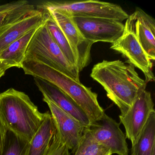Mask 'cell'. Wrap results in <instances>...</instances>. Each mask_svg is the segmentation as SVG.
Instances as JSON below:
<instances>
[{
  "label": "cell",
  "instance_id": "30bf717a",
  "mask_svg": "<svg viewBox=\"0 0 155 155\" xmlns=\"http://www.w3.org/2000/svg\"><path fill=\"white\" fill-rule=\"evenodd\" d=\"M88 129L94 139L109 149L112 154L129 155L126 137L120 127V124L106 113Z\"/></svg>",
  "mask_w": 155,
  "mask_h": 155
},
{
  "label": "cell",
  "instance_id": "e0dca14e",
  "mask_svg": "<svg viewBox=\"0 0 155 155\" xmlns=\"http://www.w3.org/2000/svg\"><path fill=\"white\" fill-rule=\"evenodd\" d=\"M131 155H155V110L150 113L136 142L132 145Z\"/></svg>",
  "mask_w": 155,
  "mask_h": 155
},
{
  "label": "cell",
  "instance_id": "7c38bea8",
  "mask_svg": "<svg viewBox=\"0 0 155 155\" xmlns=\"http://www.w3.org/2000/svg\"><path fill=\"white\" fill-rule=\"evenodd\" d=\"M43 101L49 108L56 130L61 140L73 153L81 140L86 127L46 97H43Z\"/></svg>",
  "mask_w": 155,
  "mask_h": 155
},
{
  "label": "cell",
  "instance_id": "7a4b0ae2",
  "mask_svg": "<svg viewBox=\"0 0 155 155\" xmlns=\"http://www.w3.org/2000/svg\"><path fill=\"white\" fill-rule=\"evenodd\" d=\"M0 115L9 131L30 143L45 113L40 112L26 93L10 88L0 93Z\"/></svg>",
  "mask_w": 155,
  "mask_h": 155
},
{
  "label": "cell",
  "instance_id": "6da1fadb",
  "mask_svg": "<svg viewBox=\"0 0 155 155\" xmlns=\"http://www.w3.org/2000/svg\"><path fill=\"white\" fill-rule=\"evenodd\" d=\"M90 76L104 88L107 97L119 109L120 115L131 107L147 84L132 64L119 60H103L95 64Z\"/></svg>",
  "mask_w": 155,
  "mask_h": 155
},
{
  "label": "cell",
  "instance_id": "8992f818",
  "mask_svg": "<svg viewBox=\"0 0 155 155\" xmlns=\"http://www.w3.org/2000/svg\"><path fill=\"white\" fill-rule=\"evenodd\" d=\"M38 7L37 9L39 10L64 11L72 17L111 19L122 22L129 17L128 14L119 5L98 1H48Z\"/></svg>",
  "mask_w": 155,
  "mask_h": 155
},
{
  "label": "cell",
  "instance_id": "4fadbf2b",
  "mask_svg": "<svg viewBox=\"0 0 155 155\" xmlns=\"http://www.w3.org/2000/svg\"><path fill=\"white\" fill-rule=\"evenodd\" d=\"M35 84L46 97L63 111L79 121L86 128L89 127L91 122L86 113L78 105L59 88L50 82L34 78Z\"/></svg>",
  "mask_w": 155,
  "mask_h": 155
},
{
  "label": "cell",
  "instance_id": "5bb4252c",
  "mask_svg": "<svg viewBox=\"0 0 155 155\" xmlns=\"http://www.w3.org/2000/svg\"><path fill=\"white\" fill-rule=\"evenodd\" d=\"M129 21L141 47L151 61L155 59V21L140 8L129 16Z\"/></svg>",
  "mask_w": 155,
  "mask_h": 155
},
{
  "label": "cell",
  "instance_id": "cb8c5ba5",
  "mask_svg": "<svg viewBox=\"0 0 155 155\" xmlns=\"http://www.w3.org/2000/svg\"><path fill=\"white\" fill-rule=\"evenodd\" d=\"M8 69H9L8 67L3 63L0 62V79L5 75V72Z\"/></svg>",
  "mask_w": 155,
  "mask_h": 155
},
{
  "label": "cell",
  "instance_id": "d4e9b609",
  "mask_svg": "<svg viewBox=\"0 0 155 155\" xmlns=\"http://www.w3.org/2000/svg\"></svg>",
  "mask_w": 155,
  "mask_h": 155
},
{
  "label": "cell",
  "instance_id": "ffe728a7",
  "mask_svg": "<svg viewBox=\"0 0 155 155\" xmlns=\"http://www.w3.org/2000/svg\"><path fill=\"white\" fill-rule=\"evenodd\" d=\"M29 149V143L8 131L5 149L2 155H28Z\"/></svg>",
  "mask_w": 155,
  "mask_h": 155
},
{
  "label": "cell",
  "instance_id": "5b68a950",
  "mask_svg": "<svg viewBox=\"0 0 155 155\" xmlns=\"http://www.w3.org/2000/svg\"><path fill=\"white\" fill-rule=\"evenodd\" d=\"M47 19V12L29 3L11 12L0 25V54L24 34L42 26Z\"/></svg>",
  "mask_w": 155,
  "mask_h": 155
},
{
  "label": "cell",
  "instance_id": "9c48e42d",
  "mask_svg": "<svg viewBox=\"0 0 155 155\" xmlns=\"http://www.w3.org/2000/svg\"><path fill=\"white\" fill-rule=\"evenodd\" d=\"M84 38L93 43L98 41L115 42L123 34L124 24L111 19L72 17Z\"/></svg>",
  "mask_w": 155,
  "mask_h": 155
},
{
  "label": "cell",
  "instance_id": "7402d4cb",
  "mask_svg": "<svg viewBox=\"0 0 155 155\" xmlns=\"http://www.w3.org/2000/svg\"><path fill=\"white\" fill-rule=\"evenodd\" d=\"M29 3L25 0H19L0 5V25L11 12Z\"/></svg>",
  "mask_w": 155,
  "mask_h": 155
},
{
  "label": "cell",
  "instance_id": "603a6c76",
  "mask_svg": "<svg viewBox=\"0 0 155 155\" xmlns=\"http://www.w3.org/2000/svg\"><path fill=\"white\" fill-rule=\"evenodd\" d=\"M8 132V130L0 115V155H2L5 149Z\"/></svg>",
  "mask_w": 155,
  "mask_h": 155
},
{
  "label": "cell",
  "instance_id": "52a82bcc",
  "mask_svg": "<svg viewBox=\"0 0 155 155\" xmlns=\"http://www.w3.org/2000/svg\"><path fill=\"white\" fill-rule=\"evenodd\" d=\"M41 10L46 11L49 13L67 38L76 56L77 67L80 72L89 63L91 51L94 43L83 37L72 16L66 12L50 9Z\"/></svg>",
  "mask_w": 155,
  "mask_h": 155
},
{
  "label": "cell",
  "instance_id": "9a60e30c",
  "mask_svg": "<svg viewBox=\"0 0 155 155\" xmlns=\"http://www.w3.org/2000/svg\"><path fill=\"white\" fill-rule=\"evenodd\" d=\"M38 29L30 31L5 49L0 54V62L9 69L21 68L29 44Z\"/></svg>",
  "mask_w": 155,
  "mask_h": 155
},
{
  "label": "cell",
  "instance_id": "ba28073f",
  "mask_svg": "<svg viewBox=\"0 0 155 155\" xmlns=\"http://www.w3.org/2000/svg\"><path fill=\"white\" fill-rule=\"evenodd\" d=\"M124 26L123 34L112 43L110 48L121 53L127 58L129 63L141 71L147 83L155 81L152 71L153 62L140 46L127 20Z\"/></svg>",
  "mask_w": 155,
  "mask_h": 155
},
{
  "label": "cell",
  "instance_id": "d6986e66",
  "mask_svg": "<svg viewBox=\"0 0 155 155\" xmlns=\"http://www.w3.org/2000/svg\"><path fill=\"white\" fill-rule=\"evenodd\" d=\"M109 149L101 145L92 137L87 128H86L81 140L73 153V155H111Z\"/></svg>",
  "mask_w": 155,
  "mask_h": 155
},
{
  "label": "cell",
  "instance_id": "3957f363",
  "mask_svg": "<svg viewBox=\"0 0 155 155\" xmlns=\"http://www.w3.org/2000/svg\"><path fill=\"white\" fill-rule=\"evenodd\" d=\"M21 68L26 75L47 81L58 87L84 111L91 124L99 120L105 114L98 101L97 94L80 82L34 60L25 59Z\"/></svg>",
  "mask_w": 155,
  "mask_h": 155
},
{
  "label": "cell",
  "instance_id": "44dd1931",
  "mask_svg": "<svg viewBox=\"0 0 155 155\" xmlns=\"http://www.w3.org/2000/svg\"><path fill=\"white\" fill-rule=\"evenodd\" d=\"M45 155H71L68 147L61 140L57 130Z\"/></svg>",
  "mask_w": 155,
  "mask_h": 155
},
{
  "label": "cell",
  "instance_id": "277c9868",
  "mask_svg": "<svg viewBox=\"0 0 155 155\" xmlns=\"http://www.w3.org/2000/svg\"><path fill=\"white\" fill-rule=\"evenodd\" d=\"M25 59L38 61L80 82L78 69L67 60L55 43L48 30L46 21L37 29L32 37Z\"/></svg>",
  "mask_w": 155,
  "mask_h": 155
},
{
  "label": "cell",
  "instance_id": "ac0fdd59",
  "mask_svg": "<svg viewBox=\"0 0 155 155\" xmlns=\"http://www.w3.org/2000/svg\"><path fill=\"white\" fill-rule=\"evenodd\" d=\"M47 13L48 16L46 24L51 36L67 60L71 64L77 67V58L67 38L49 13L48 12Z\"/></svg>",
  "mask_w": 155,
  "mask_h": 155
},
{
  "label": "cell",
  "instance_id": "2e32d148",
  "mask_svg": "<svg viewBox=\"0 0 155 155\" xmlns=\"http://www.w3.org/2000/svg\"><path fill=\"white\" fill-rule=\"evenodd\" d=\"M56 132L51 114L47 111L41 125L30 142L28 155H45Z\"/></svg>",
  "mask_w": 155,
  "mask_h": 155
},
{
  "label": "cell",
  "instance_id": "8fae6325",
  "mask_svg": "<svg viewBox=\"0 0 155 155\" xmlns=\"http://www.w3.org/2000/svg\"><path fill=\"white\" fill-rule=\"evenodd\" d=\"M154 107L151 94L145 90L137 97L127 112L120 115V123L125 128L126 138L130 140L131 145L136 142L150 113L155 111Z\"/></svg>",
  "mask_w": 155,
  "mask_h": 155
}]
</instances>
